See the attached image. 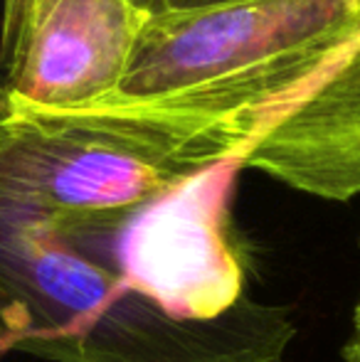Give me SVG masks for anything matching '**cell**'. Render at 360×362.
<instances>
[{
    "label": "cell",
    "mask_w": 360,
    "mask_h": 362,
    "mask_svg": "<svg viewBox=\"0 0 360 362\" xmlns=\"http://www.w3.org/2000/svg\"><path fill=\"white\" fill-rule=\"evenodd\" d=\"M131 3L149 10V13H161V10H163V0H131Z\"/></svg>",
    "instance_id": "obj_8"
},
{
    "label": "cell",
    "mask_w": 360,
    "mask_h": 362,
    "mask_svg": "<svg viewBox=\"0 0 360 362\" xmlns=\"http://www.w3.org/2000/svg\"><path fill=\"white\" fill-rule=\"evenodd\" d=\"M149 10L131 0H40L15 64V101L45 114L99 109L126 74Z\"/></svg>",
    "instance_id": "obj_4"
},
{
    "label": "cell",
    "mask_w": 360,
    "mask_h": 362,
    "mask_svg": "<svg viewBox=\"0 0 360 362\" xmlns=\"http://www.w3.org/2000/svg\"><path fill=\"white\" fill-rule=\"evenodd\" d=\"M240 163L321 200L360 195V30L265 116Z\"/></svg>",
    "instance_id": "obj_3"
},
{
    "label": "cell",
    "mask_w": 360,
    "mask_h": 362,
    "mask_svg": "<svg viewBox=\"0 0 360 362\" xmlns=\"http://www.w3.org/2000/svg\"><path fill=\"white\" fill-rule=\"evenodd\" d=\"M343 360L346 362H360V298L353 310V333L348 343L343 345Z\"/></svg>",
    "instance_id": "obj_6"
},
{
    "label": "cell",
    "mask_w": 360,
    "mask_h": 362,
    "mask_svg": "<svg viewBox=\"0 0 360 362\" xmlns=\"http://www.w3.org/2000/svg\"><path fill=\"white\" fill-rule=\"evenodd\" d=\"M230 3H245V0H163V10H200V8H215V5H230Z\"/></svg>",
    "instance_id": "obj_7"
},
{
    "label": "cell",
    "mask_w": 360,
    "mask_h": 362,
    "mask_svg": "<svg viewBox=\"0 0 360 362\" xmlns=\"http://www.w3.org/2000/svg\"><path fill=\"white\" fill-rule=\"evenodd\" d=\"M358 30L360 0L151 13L126 74L99 109L134 111L240 163L265 116Z\"/></svg>",
    "instance_id": "obj_2"
},
{
    "label": "cell",
    "mask_w": 360,
    "mask_h": 362,
    "mask_svg": "<svg viewBox=\"0 0 360 362\" xmlns=\"http://www.w3.org/2000/svg\"><path fill=\"white\" fill-rule=\"evenodd\" d=\"M284 305L245 298L217 320H180L146 298L54 210L0 195V353L47 362H284Z\"/></svg>",
    "instance_id": "obj_1"
},
{
    "label": "cell",
    "mask_w": 360,
    "mask_h": 362,
    "mask_svg": "<svg viewBox=\"0 0 360 362\" xmlns=\"http://www.w3.org/2000/svg\"><path fill=\"white\" fill-rule=\"evenodd\" d=\"M40 0H0V67L3 74L18 59L30 18Z\"/></svg>",
    "instance_id": "obj_5"
}]
</instances>
